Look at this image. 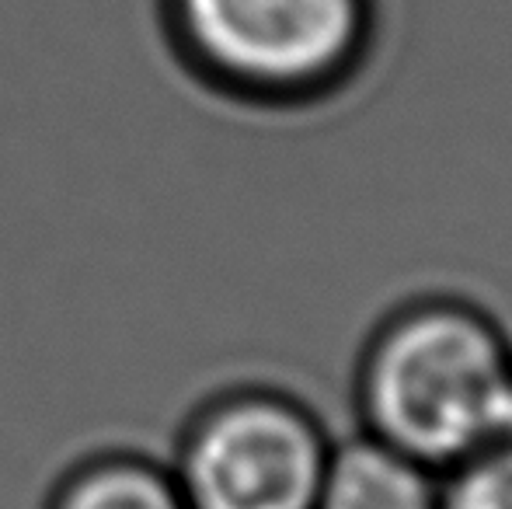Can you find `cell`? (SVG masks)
I'll use <instances>...</instances> for the list:
<instances>
[{"label":"cell","instance_id":"cell-1","mask_svg":"<svg viewBox=\"0 0 512 509\" xmlns=\"http://www.w3.org/2000/svg\"><path fill=\"white\" fill-rule=\"evenodd\" d=\"M512 363L499 335L464 311H422L380 339L366 405L380 436L422 464L460 461L495 440Z\"/></svg>","mask_w":512,"mask_h":509},{"label":"cell","instance_id":"cell-2","mask_svg":"<svg viewBox=\"0 0 512 509\" xmlns=\"http://www.w3.org/2000/svg\"><path fill=\"white\" fill-rule=\"evenodd\" d=\"M175 46L244 95H297L349 67L366 0H164Z\"/></svg>","mask_w":512,"mask_h":509},{"label":"cell","instance_id":"cell-3","mask_svg":"<svg viewBox=\"0 0 512 509\" xmlns=\"http://www.w3.org/2000/svg\"><path fill=\"white\" fill-rule=\"evenodd\" d=\"M328 450L297 405L234 394L189 422L171 464L189 509H317Z\"/></svg>","mask_w":512,"mask_h":509},{"label":"cell","instance_id":"cell-4","mask_svg":"<svg viewBox=\"0 0 512 509\" xmlns=\"http://www.w3.org/2000/svg\"><path fill=\"white\" fill-rule=\"evenodd\" d=\"M317 509H436L425 464L391 443H352L328 454Z\"/></svg>","mask_w":512,"mask_h":509},{"label":"cell","instance_id":"cell-5","mask_svg":"<svg viewBox=\"0 0 512 509\" xmlns=\"http://www.w3.org/2000/svg\"><path fill=\"white\" fill-rule=\"evenodd\" d=\"M46 509H189V503L171 464L112 450L70 468Z\"/></svg>","mask_w":512,"mask_h":509},{"label":"cell","instance_id":"cell-6","mask_svg":"<svg viewBox=\"0 0 512 509\" xmlns=\"http://www.w3.org/2000/svg\"><path fill=\"white\" fill-rule=\"evenodd\" d=\"M436 509H512V447L471 454Z\"/></svg>","mask_w":512,"mask_h":509},{"label":"cell","instance_id":"cell-7","mask_svg":"<svg viewBox=\"0 0 512 509\" xmlns=\"http://www.w3.org/2000/svg\"><path fill=\"white\" fill-rule=\"evenodd\" d=\"M495 440H499L502 447H512V381L506 387V398H502L499 419H495Z\"/></svg>","mask_w":512,"mask_h":509}]
</instances>
